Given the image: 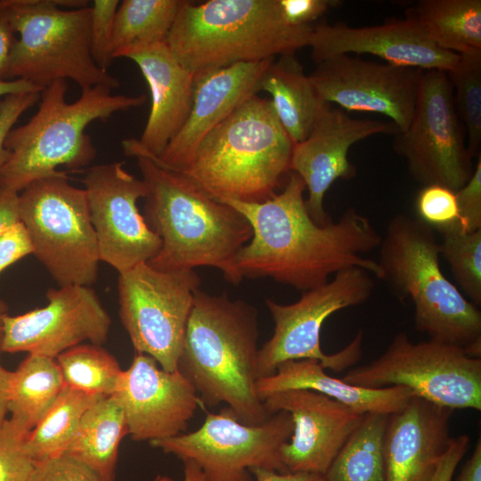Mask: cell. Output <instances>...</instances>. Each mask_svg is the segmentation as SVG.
I'll return each instance as SVG.
<instances>
[{
	"label": "cell",
	"instance_id": "f6af8a7d",
	"mask_svg": "<svg viewBox=\"0 0 481 481\" xmlns=\"http://www.w3.org/2000/svg\"><path fill=\"white\" fill-rule=\"evenodd\" d=\"M5 0H0V79L8 80L11 53L17 37Z\"/></svg>",
	"mask_w": 481,
	"mask_h": 481
},
{
	"label": "cell",
	"instance_id": "7402d4cb",
	"mask_svg": "<svg viewBox=\"0 0 481 481\" xmlns=\"http://www.w3.org/2000/svg\"><path fill=\"white\" fill-rule=\"evenodd\" d=\"M274 59L239 62L195 74L189 116L162 154L156 158L168 167L183 170L205 136L261 91L262 77Z\"/></svg>",
	"mask_w": 481,
	"mask_h": 481
},
{
	"label": "cell",
	"instance_id": "ee69618b",
	"mask_svg": "<svg viewBox=\"0 0 481 481\" xmlns=\"http://www.w3.org/2000/svg\"><path fill=\"white\" fill-rule=\"evenodd\" d=\"M469 436L461 435L452 437L450 444L440 458L430 481H452L456 468L469 447Z\"/></svg>",
	"mask_w": 481,
	"mask_h": 481
},
{
	"label": "cell",
	"instance_id": "9c48e42d",
	"mask_svg": "<svg viewBox=\"0 0 481 481\" xmlns=\"http://www.w3.org/2000/svg\"><path fill=\"white\" fill-rule=\"evenodd\" d=\"M19 219L37 258L59 284L91 287L101 262L84 189L65 175L37 180L19 194Z\"/></svg>",
	"mask_w": 481,
	"mask_h": 481
},
{
	"label": "cell",
	"instance_id": "8d00e7d4",
	"mask_svg": "<svg viewBox=\"0 0 481 481\" xmlns=\"http://www.w3.org/2000/svg\"><path fill=\"white\" fill-rule=\"evenodd\" d=\"M418 218L436 231L459 223L455 192L439 184L422 186L415 201Z\"/></svg>",
	"mask_w": 481,
	"mask_h": 481
},
{
	"label": "cell",
	"instance_id": "83f0119b",
	"mask_svg": "<svg viewBox=\"0 0 481 481\" xmlns=\"http://www.w3.org/2000/svg\"><path fill=\"white\" fill-rule=\"evenodd\" d=\"M440 49L481 51L480 0H421L406 12Z\"/></svg>",
	"mask_w": 481,
	"mask_h": 481
},
{
	"label": "cell",
	"instance_id": "d4e9b609",
	"mask_svg": "<svg viewBox=\"0 0 481 481\" xmlns=\"http://www.w3.org/2000/svg\"><path fill=\"white\" fill-rule=\"evenodd\" d=\"M316 360H291L281 363L273 375L256 380L255 390L263 400L276 392L308 389L334 399L355 411L391 414L404 408L413 393L404 387L366 388L330 376Z\"/></svg>",
	"mask_w": 481,
	"mask_h": 481
},
{
	"label": "cell",
	"instance_id": "7c38bea8",
	"mask_svg": "<svg viewBox=\"0 0 481 481\" xmlns=\"http://www.w3.org/2000/svg\"><path fill=\"white\" fill-rule=\"evenodd\" d=\"M200 282L195 270L162 271L147 262L118 273L119 315L136 353L177 370Z\"/></svg>",
	"mask_w": 481,
	"mask_h": 481
},
{
	"label": "cell",
	"instance_id": "60d3db41",
	"mask_svg": "<svg viewBox=\"0 0 481 481\" xmlns=\"http://www.w3.org/2000/svg\"><path fill=\"white\" fill-rule=\"evenodd\" d=\"M41 92L12 94L0 99V169L10 152L5 147L6 138L19 118L40 100Z\"/></svg>",
	"mask_w": 481,
	"mask_h": 481
},
{
	"label": "cell",
	"instance_id": "7bdbcfd3",
	"mask_svg": "<svg viewBox=\"0 0 481 481\" xmlns=\"http://www.w3.org/2000/svg\"><path fill=\"white\" fill-rule=\"evenodd\" d=\"M34 253L24 224L18 221L0 234V273L20 259Z\"/></svg>",
	"mask_w": 481,
	"mask_h": 481
},
{
	"label": "cell",
	"instance_id": "f546056e",
	"mask_svg": "<svg viewBox=\"0 0 481 481\" xmlns=\"http://www.w3.org/2000/svg\"><path fill=\"white\" fill-rule=\"evenodd\" d=\"M388 415L364 414L324 473L325 481H385L383 441Z\"/></svg>",
	"mask_w": 481,
	"mask_h": 481
},
{
	"label": "cell",
	"instance_id": "1f68e13d",
	"mask_svg": "<svg viewBox=\"0 0 481 481\" xmlns=\"http://www.w3.org/2000/svg\"><path fill=\"white\" fill-rule=\"evenodd\" d=\"M101 397L65 385L29 434L24 443L26 453L34 461L63 453L84 413Z\"/></svg>",
	"mask_w": 481,
	"mask_h": 481
},
{
	"label": "cell",
	"instance_id": "ac0fdd59",
	"mask_svg": "<svg viewBox=\"0 0 481 481\" xmlns=\"http://www.w3.org/2000/svg\"><path fill=\"white\" fill-rule=\"evenodd\" d=\"M114 395L124 410L128 435L138 442L182 434L201 403L178 370L159 368L152 357L141 353L123 370Z\"/></svg>",
	"mask_w": 481,
	"mask_h": 481
},
{
	"label": "cell",
	"instance_id": "52a82bcc",
	"mask_svg": "<svg viewBox=\"0 0 481 481\" xmlns=\"http://www.w3.org/2000/svg\"><path fill=\"white\" fill-rule=\"evenodd\" d=\"M67 88L66 80L45 87L37 111L11 130L5 141L10 155L0 169L1 187L19 193L35 181L65 175L59 167L77 170L88 166L96 149L86 128L147 100L145 94H112L98 86L82 89L76 101L68 102Z\"/></svg>",
	"mask_w": 481,
	"mask_h": 481
},
{
	"label": "cell",
	"instance_id": "7a4b0ae2",
	"mask_svg": "<svg viewBox=\"0 0 481 481\" xmlns=\"http://www.w3.org/2000/svg\"><path fill=\"white\" fill-rule=\"evenodd\" d=\"M122 148L136 160L147 186L143 216L161 240L147 263L162 271L214 267L230 283H240L234 259L252 237L247 218L142 150L134 138L124 139Z\"/></svg>",
	"mask_w": 481,
	"mask_h": 481
},
{
	"label": "cell",
	"instance_id": "d6986e66",
	"mask_svg": "<svg viewBox=\"0 0 481 481\" xmlns=\"http://www.w3.org/2000/svg\"><path fill=\"white\" fill-rule=\"evenodd\" d=\"M263 403L270 414L285 411L294 428L281 449L286 472L324 475L364 414L308 389H289L266 396Z\"/></svg>",
	"mask_w": 481,
	"mask_h": 481
},
{
	"label": "cell",
	"instance_id": "74e56055",
	"mask_svg": "<svg viewBox=\"0 0 481 481\" xmlns=\"http://www.w3.org/2000/svg\"><path fill=\"white\" fill-rule=\"evenodd\" d=\"M118 0H94L90 5V49L99 68L108 71L113 57L111 38Z\"/></svg>",
	"mask_w": 481,
	"mask_h": 481
},
{
	"label": "cell",
	"instance_id": "5bb4252c",
	"mask_svg": "<svg viewBox=\"0 0 481 481\" xmlns=\"http://www.w3.org/2000/svg\"><path fill=\"white\" fill-rule=\"evenodd\" d=\"M393 146L422 186L439 184L456 192L469 180L473 158L446 71H422L412 119L405 131L395 134Z\"/></svg>",
	"mask_w": 481,
	"mask_h": 481
},
{
	"label": "cell",
	"instance_id": "d6a6232c",
	"mask_svg": "<svg viewBox=\"0 0 481 481\" xmlns=\"http://www.w3.org/2000/svg\"><path fill=\"white\" fill-rule=\"evenodd\" d=\"M55 359L66 386L102 396L116 392L123 370L102 346L80 344Z\"/></svg>",
	"mask_w": 481,
	"mask_h": 481
},
{
	"label": "cell",
	"instance_id": "816d5d0a",
	"mask_svg": "<svg viewBox=\"0 0 481 481\" xmlns=\"http://www.w3.org/2000/svg\"><path fill=\"white\" fill-rule=\"evenodd\" d=\"M184 478L183 481H208L201 469L192 461H183ZM154 481H174L168 477L158 476Z\"/></svg>",
	"mask_w": 481,
	"mask_h": 481
},
{
	"label": "cell",
	"instance_id": "44dd1931",
	"mask_svg": "<svg viewBox=\"0 0 481 481\" xmlns=\"http://www.w3.org/2000/svg\"><path fill=\"white\" fill-rule=\"evenodd\" d=\"M308 46L316 64L337 55L368 53L388 64L447 72L459 59V54L437 47L409 17L361 28L319 23L313 27Z\"/></svg>",
	"mask_w": 481,
	"mask_h": 481
},
{
	"label": "cell",
	"instance_id": "30bf717a",
	"mask_svg": "<svg viewBox=\"0 0 481 481\" xmlns=\"http://www.w3.org/2000/svg\"><path fill=\"white\" fill-rule=\"evenodd\" d=\"M374 290L371 274L360 267L339 271L326 283L302 292L291 304L282 305L267 298L265 305L273 317L272 337L258 350L257 379L272 376L287 361L316 360L324 369L344 371L362 355L363 332L343 349L327 355L322 350L323 322L334 313L364 304Z\"/></svg>",
	"mask_w": 481,
	"mask_h": 481
},
{
	"label": "cell",
	"instance_id": "277c9868",
	"mask_svg": "<svg viewBox=\"0 0 481 481\" xmlns=\"http://www.w3.org/2000/svg\"><path fill=\"white\" fill-rule=\"evenodd\" d=\"M293 147L271 101L256 94L205 136L180 172L216 200L262 202L290 172Z\"/></svg>",
	"mask_w": 481,
	"mask_h": 481
},
{
	"label": "cell",
	"instance_id": "6da1fadb",
	"mask_svg": "<svg viewBox=\"0 0 481 481\" xmlns=\"http://www.w3.org/2000/svg\"><path fill=\"white\" fill-rule=\"evenodd\" d=\"M305 190L301 177L290 171L283 189L265 201L218 200L242 214L252 229L234 259L240 277H269L302 292L351 267L380 279L378 262L364 257L381 242L371 221L349 208L337 221L320 225L308 213Z\"/></svg>",
	"mask_w": 481,
	"mask_h": 481
},
{
	"label": "cell",
	"instance_id": "e0dca14e",
	"mask_svg": "<svg viewBox=\"0 0 481 481\" xmlns=\"http://www.w3.org/2000/svg\"><path fill=\"white\" fill-rule=\"evenodd\" d=\"M422 71L341 54L318 63L308 76L324 103L381 114L404 132L414 114Z\"/></svg>",
	"mask_w": 481,
	"mask_h": 481
},
{
	"label": "cell",
	"instance_id": "4dcf8cb0",
	"mask_svg": "<svg viewBox=\"0 0 481 481\" xmlns=\"http://www.w3.org/2000/svg\"><path fill=\"white\" fill-rule=\"evenodd\" d=\"M182 0H123L111 38L113 59L125 51L166 42Z\"/></svg>",
	"mask_w": 481,
	"mask_h": 481
},
{
	"label": "cell",
	"instance_id": "f907efd6",
	"mask_svg": "<svg viewBox=\"0 0 481 481\" xmlns=\"http://www.w3.org/2000/svg\"><path fill=\"white\" fill-rule=\"evenodd\" d=\"M43 88L23 79H0V97L25 92H42Z\"/></svg>",
	"mask_w": 481,
	"mask_h": 481
},
{
	"label": "cell",
	"instance_id": "f5cc1de1",
	"mask_svg": "<svg viewBox=\"0 0 481 481\" xmlns=\"http://www.w3.org/2000/svg\"><path fill=\"white\" fill-rule=\"evenodd\" d=\"M7 307L4 302L0 300V355L2 353V342H3V320L6 313Z\"/></svg>",
	"mask_w": 481,
	"mask_h": 481
},
{
	"label": "cell",
	"instance_id": "9a60e30c",
	"mask_svg": "<svg viewBox=\"0 0 481 481\" xmlns=\"http://www.w3.org/2000/svg\"><path fill=\"white\" fill-rule=\"evenodd\" d=\"M123 166L118 161L94 166L82 179L100 259L118 273L149 262L161 247L137 207L147 186Z\"/></svg>",
	"mask_w": 481,
	"mask_h": 481
},
{
	"label": "cell",
	"instance_id": "f35d334b",
	"mask_svg": "<svg viewBox=\"0 0 481 481\" xmlns=\"http://www.w3.org/2000/svg\"><path fill=\"white\" fill-rule=\"evenodd\" d=\"M30 481H107L81 461L67 454L35 461Z\"/></svg>",
	"mask_w": 481,
	"mask_h": 481
},
{
	"label": "cell",
	"instance_id": "681fc988",
	"mask_svg": "<svg viewBox=\"0 0 481 481\" xmlns=\"http://www.w3.org/2000/svg\"><path fill=\"white\" fill-rule=\"evenodd\" d=\"M12 371L6 370L0 363V430L7 420L9 388Z\"/></svg>",
	"mask_w": 481,
	"mask_h": 481
},
{
	"label": "cell",
	"instance_id": "4316f807",
	"mask_svg": "<svg viewBox=\"0 0 481 481\" xmlns=\"http://www.w3.org/2000/svg\"><path fill=\"white\" fill-rule=\"evenodd\" d=\"M128 435L124 410L114 395L102 396L84 413L63 453L114 481L118 448Z\"/></svg>",
	"mask_w": 481,
	"mask_h": 481
},
{
	"label": "cell",
	"instance_id": "bcb514c9",
	"mask_svg": "<svg viewBox=\"0 0 481 481\" xmlns=\"http://www.w3.org/2000/svg\"><path fill=\"white\" fill-rule=\"evenodd\" d=\"M256 481H325L323 475L308 472H278L265 468H251Z\"/></svg>",
	"mask_w": 481,
	"mask_h": 481
},
{
	"label": "cell",
	"instance_id": "b9f144b4",
	"mask_svg": "<svg viewBox=\"0 0 481 481\" xmlns=\"http://www.w3.org/2000/svg\"><path fill=\"white\" fill-rule=\"evenodd\" d=\"M281 14L292 26H313L330 9L340 4L336 0H278Z\"/></svg>",
	"mask_w": 481,
	"mask_h": 481
},
{
	"label": "cell",
	"instance_id": "5b68a950",
	"mask_svg": "<svg viewBox=\"0 0 481 481\" xmlns=\"http://www.w3.org/2000/svg\"><path fill=\"white\" fill-rule=\"evenodd\" d=\"M313 27L289 24L278 0H182L166 44L195 75L295 53L308 46Z\"/></svg>",
	"mask_w": 481,
	"mask_h": 481
},
{
	"label": "cell",
	"instance_id": "7dc6e473",
	"mask_svg": "<svg viewBox=\"0 0 481 481\" xmlns=\"http://www.w3.org/2000/svg\"><path fill=\"white\" fill-rule=\"evenodd\" d=\"M19 219V193L0 186V234Z\"/></svg>",
	"mask_w": 481,
	"mask_h": 481
},
{
	"label": "cell",
	"instance_id": "ba28073f",
	"mask_svg": "<svg viewBox=\"0 0 481 481\" xmlns=\"http://www.w3.org/2000/svg\"><path fill=\"white\" fill-rule=\"evenodd\" d=\"M15 32L8 80L41 88L70 79L81 89L119 81L95 63L89 39L91 8L84 0H5Z\"/></svg>",
	"mask_w": 481,
	"mask_h": 481
},
{
	"label": "cell",
	"instance_id": "2e32d148",
	"mask_svg": "<svg viewBox=\"0 0 481 481\" xmlns=\"http://www.w3.org/2000/svg\"><path fill=\"white\" fill-rule=\"evenodd\" d=\"M43 307L4 316L2 353L56 358L85 341L106 342L111 319L91 287L59 286L49 289Z\"/></svg>",
	"mask_w": 481,
	"mask_h": 481
},
{
	"label": "cell",
	"instance_id": "ffe728a7",
	"mask_svg": "<svg viewBox=\"0 0 481 481\" xmlns=\"http://www.w3.org/2000/svg\"><path fill=\"white\" fill-rule=\"evenodd\" d=\"M392 133H397L392 122L353 118L343 110L326 105L307 138L294 145L290 160V171L301 177L308 192L306 205L316 224L331 221L323 199L332 183L356 175L348 159L351 146L375 135Z\"/></svg>",
	"mask_w": 481,
	"mask_h": 481
},
{
	"label": "cell",
	"instance_id": "484cf974",
	"mask_svg": "<svg viewBox=\"0 0 481 481\" xmlns=\"http://www.w3.org/2000/svg\"><path fill=\"white\" fill-rule=\"evenodd\" d=\"M260 90L271 95L274 112L294 145L307 138L327 105L295 53L273 61L262 77Z\"/></svg>",
	"mask_w": 481,
	"mask_h": 481
},
{
	"label": "cell",
	"instance_id": "836d02e7",
	"mask_svg": "<svg viewBox=\"0 0 481 481\" xmlns=\"http://www.w3.org/2000/svg\"><path fill=\"white\" fill-rule=\"evenodd\" d=\"M442 235L440 256L467 299L481 305V229L464 231L458 223L437 231Z\"/></svg>",
	"mask_w": 481,
	"mask_h": 481
},
{
	"label": "cell",
	"instance_id": "cb8c5ba5",
	"mask_svg": "<svg viewBox=\"0 0 481 481\" xmlns=\"http://www.w3.org/2000/svg\"><path fill=\"white\" fill-rule=\"evenodd\" d=\"M118 58L133 61L151 93V110L135 143L159 158L185 123L192 103L194 74L184 69L166 42L128 49Z\"/></svg>",
	"mask_w": 481,
	"mask_h": 481
},
{
	"label": "cell",
	"instance_id": "4fadbf2b",
	"mask_svg": "<svg viewBox=\"0 0 481 481\" xmlns=\"http://www.w3.org/2000/svg\"><path fill=\"white\" fill-rule=\"evenodd\" d=\"M291 415L280 411L257 426L240 423L228 407L207 415L195 431L150 442L183 461H192L208 481H251V468L285 473L281 449L293 432Z\"/></svg>",
	"mask_w": 481,
	"mask_h": 481
},
{
	"label": "cell",
	"instance_id": "3957f363",
	"mask_svg": "<svg viewBox=\"0 0 481 481\" xmlns=\"http://www.w3.org/2000/svg\"><path fill=\"white\" fill-rule=\"evenodd\" d=\"M257 310L225 292L198 289L186 324L177 370L202 404H225L242 424L257 426L272 415L255 390Z\"/></svg>",
	"mask_w": 481,
	"mask_h": 481
},
{
	"label": "cell",
	"instance_id": "d590c367",
	"mask_svg": "<svg viewBox=\"0 0 481 481\" xmlns=\"http://www.w3.org/2000/svg\"><path fill=\"white\" fill-rule=\"evenodd\" d=\"M30 431L7 419L0 430V481H30L35 461L24 443Z\"/></svg>",
	"mask_w": 481,
	"mask_h": 481
},
{
	"label": "cell",
	"instance_id": "c3c4849f",
	"mask_svg": "<svg viewBox=\"0 0 481 481\" xmlns=\"http://www.w3.org/2000/svg\"><path fill=\"white\" fill-rule=\"evenodd\" d=\"M458 481H481V440L477 441L471 457L465 462Z\"/></svg>",
	"mask_w": 481,
	"mask_h": 481
},
{
	"label": "cell",
	"instance_id": "8fae6325",
	"mask_svg": "<svg viewBox=\"0 0 481 481\" xmlns=\"http://www.w3.org/2000/svg\"><path fill=\"white\" fill-rule=\"evenodd\" d=\"M342 380L366 388L404 387L453 411H481V358L433 339L414 343L403 331L377 359L348 371Z\"/></svg>",
	"mask_w": 481,
	"mask_h": 481
},
{
	"label": "cell",
	"instance_id": "603a6c76",
	"mask_svg": "<svg viewBox=\"0 0 481 481\" xmlns=\"http://www.w3.org/2000/svg\"><path fill=\"white\" fill-rule=\"evenodd\" d=\"M452 412L414 395L388 415L383 441L385 481H430L452 438Z\"/></svg>",
	"mask_w": 481,
	"mask_h": 481
},
{
	"label": "cell",
	"instance_id": "8992f818",
	"mask_svg": "<svg viewBox=\"0 0 481 481\" xmlns=\"http://www.w3.org/2000/svg\"><path fill=\"white\" fill-rule=\"evenodd\" d=\"M434 231L408 215L392 217L379 247L380 280L412 302L418 331L481 358V312L444 274Z\"/></svg>",
	"mask_w": 481,
	"mask_h": 481
},
{
	"label": "cell",
	"instance_id": "ab89813d",
	"mask_svg": "<svg viewBox=\"0 0 481 481\" xmlns=\"http://www.w3.org/2000/svg\"><path fill=\"white\" fill-rule=\"evenodd\" d=\"M469 180L455 192L459 224L466 232L481 229V154Z\"/></svg>",
	"mask_w": 481,
	"mask_h": 481
},
{
	"label": "cell",
	"instance_id": "e575fe53",
	"mask_svg": "<svg viewBox=\"0 0 481 481\" xmlns=\"http://www.w3.org/2000/svg\"><path fill=\"white\" fill-rule=\"evenodd\" d=\"M447 75L453 89L456 111L467 131L468 150L472 158H477L481 146V51L459 54Z\"/></svg>",
	"mask_w": 481,
	"mask_h": 481
},
{
	"label": "cell",
	"instance_id": "f1b7e54d",
	"mask_svg": "<svg viewBox=\"0 0 481 481\" xmlns=\"http://www.w3.org/2000/svg\"><path fill=\"white\" fill-rule=\"evenodd\" d=\"M64 386L55 358L28 355L12 371L8 398L10 418L31 431Z\"/></svg>",
	"mask_w": 481,
	"mask_h": 481
}]
</instances>
